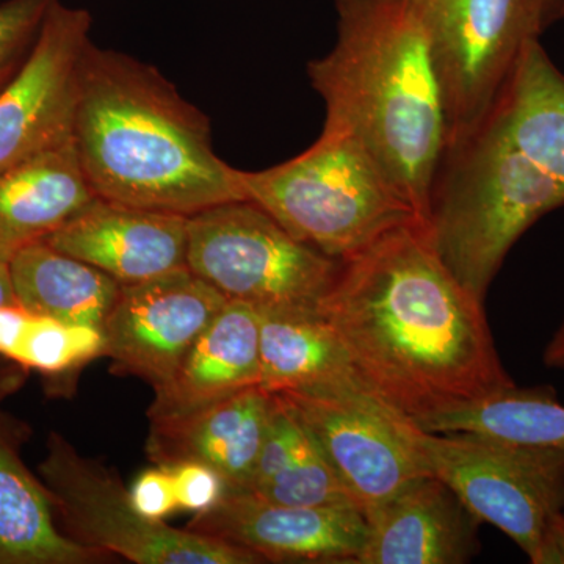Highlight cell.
Masks as SVG:
<instances>
[{"instance_id":"18","label":"cell","mask_w":564,"mask_h":564,"mask_svg":"<svg viewBox=\"0 0 564 564\" xmlns=\"http://www.w3.org/2000/svg\"><path fill=\"white\" fill-rule=\"evenodd\" d=\"M95 196L73 139L0 173V261L46 240Z\"/></svg>"},{"instance_id":"17","label":"cell","mask_w":564,"mask_h":564,"mask_svg":"<svg viewBox=\"0 0 564 564\" xmlns=\"http://www.w3.org/2000/svg\"><path fill=\"white\" fill-rule=\"evenodd\" d=\"M259 337V311L229 300L185 352L172 377L154 388L150 421L188 414L261 386Z\"/></svg>"},{"instance_id":"5","label":"cell","mask_w":564,"mask_h":564,"mask_svg":"<svg viewBox=\"0 0 564 564\" xmlns=\"http://www.w3.org/2000/svg\"><path fill=\"white\" fill-rule=\"evenodd\" d=\"M240 181L248 202L337 261L399 226L421 221L372 155L344 132L322 131L302 154L262 172H240Z\"/></svg>"},{"instance_id":"14","label":"cell","mask_w":564,"mask_h":564,"mask_svg":"<svg viewBox=\"0 0 564 564\" xmlns=\"http://www.w3.org/2000/svg\"><path fill=\"white\" fill-rule=\"evenodd\" d=\"M188 217L95 196L46 242L121 285L187 267Z\"/></svg>"},{"instance_id":"24","label":"cell","mask_w":564,"mask_h":564,"mask_svg":"<svg viewBox=\"0 0 564 564\" xmlns=\"http://www.w3.org/2000/svg\"><path fill=\"white\" fill-rule=\"evenodd\" d=\"M104 356L102 329L32 314L24 310L9 361L24 370L61 375Z\"/></svg>"},{"instance_id":"28","label":"cell","mask_w":564,"mask_h":564,"mask_svg":"<svg viewBox=\"0 0 564 564\" xmlns=\"http://www.w3.org/2000/svg\"><path fill=\"white\" fill-rule=\"evenodd\" d=\"M131 499L137 511L151 521H163L180 508L172 474L165 466L144 470L132 486Z\"/></svg>"},{"instance_id":"27","label":"cell","mask_w":564,"mask_h":564,"mask_svg":"<svg viewBox=\"0 0 564 564\" xmlns=\"http://www.w3.org/2000/svg\"><path fill=\"white\" fill-rule=\"evenodd\" d=\"M165 467L172 474L177 507L181 510L195 513L209 510L228 489L225 478L206 464L185 462Z\"/></svg>"},{"instance_id":"2","label":"cell","mask_w":564,"mask_h":564,"mask_svg":"<svg viewBox=\"0 0 564 564\" xmlns=\"http://www.w3.org/2000/svg\"><path fill=\"white\" fill-rule=\"evenodd\" d=\"M73 141L96 196L191 215L247 199L207 115L154 68L95 44L82 63Z\"/></svg>"},{"instance_id":"19","label":"cell","mask_w":564,"mask_h":564,"mask_svg":"<svg viewBox=\"0 0 564 564\" xmlns=\"http://www.w3.org/2000/svg\"><path fill=\"white\" fill-rule=\"evenodd\" d=\"M21 426L0 413V564H91L102 552L70 540L50 494L22 462Z\"/></svg>"},{"instance_id":"10","label":"cell","mask_w":564,"mask_h":564,"mask_svg":"<svg viewBox=\"0 0 564 564\" xmlns=\"http://www.w3.org/2000/svg\"><path fill=\"white\" fill-rule=\"evenodd\" d=\"M276 393L362 513L430 474L410 437L413 421L372 392Z\"/></svg>"},{"instance_id":"12","label":"cell","mask_w":564,"mask_h":564,"mask_svg":"<svg viewBox=\"0 0 564 564\" xmlns=\"http://www.w3.org/2000/svg\"><path fill=\"white\" fill-rule=\"evenodd\" d=\"M229 300L188 267L121 285L104 323V356L115 372L165 383Z\"/></svg>"},{"instance_id":"29","label":"cell","mask_w":564,"mask_h":564,"mask_svg":"<svg viewBox=\"0 0 564 564\" xmlns=\"http://www.w3.org/2000/svg\"><path fill=\"white\" fill-rule=\"evenodd\" d=\"M20 306L11 284L9 263L0 261V307ZM24 380V369L17 364L0 358V397L7 395Z\"/></svg>"},{"instance_id":"6","label":"cell","mask_w":564,"mask_h":564,"mask_svg":"<svg viewBox=\"0 0 564 564\" xmlns=\"http://www.w3.org/2000/svg\"><path fill=\"white\" fill-rule=\"evenodd\" d=\"M187 267L259 313L321 315L343 261L300 242L269 212L242 199L188 217Z\"/></svg>"},{"instance_id":"31","label":"cell","mask_w":564,"mask_h":564,"mask_svg":"<svg viewBox=\"0 0 564 564\" xmlns=\"http://www.w3.org/2000/svg\"><path fill=\"white\" fill-rule=\"evenodd\" d=\"M534 29L543 35L545 29L564 17V0H527Z\"/></svg>"},{"instance_id":"21","label":"cell","mask_w":564,"mask_h":564,"mask_svg":"<svg viewBox=\"0 0 564 564\" xmlns=\"http://www.w3.org/2000/svg\"><path fill=\"white\" fill-rule=\"evenodd\" d=\"M9 267L22 310L69 325L102 329L121 292L120 282L110 274L58 251L46 240L14 254Z\"/></svg>"},{"instance_id":"32","label":"cell","mask_w":564,"mask_h":564,"mask_svg":"<svg viewBox=\"0 0 564 564\" xmlns=\"http://www.w3.org/2000/svg\"><path fill=\"white\" fill-rule=\"evenodd\" d=\"M543 361L551 369H564V318L545 347Z\"/></svg>"},{"instance_id":"16","label":"cell","mask_w":564,"mask_h":564,"mask_svg":"<svg viewBox=\"0 0 564 564\" xmlns=\"http://www.w3.org/2000/svg\"><path fill=\"white\" fill-rule=\"evenodd\" d=\"M274 404V392L258 384L188 414L152 419L148 458L155 466L206 464L225 478L229 489H247Z\"/></svg>"},{"instance_id":"20","label":"cell","mask_w":564,"mask_h":564,"mask_svg":"<svg viewBox=\"0 0 564 564\" xmlns=\"http://www.w3.org/2000/svg\"><path fill=\"white\" fill-rule=\"evenodd\" d=\"M261 314V386L270 392L367 389L339 336L322 315Z\"/></svg>"},{"instance_id":"8","label":"cell","mask_w":564,"mask_h":564,"mask_svg":"<svg viewBox=\"0 0 564 564\" xmlns=\"http://www.w3.org/2000/svg\"><path fill=\"white\" fill-rule=\"evenodd\" d=\"M423 466L480 522L510 536L533 558L564 513V454L478 433H432L411 425Z\"/></svg>"},{"instance_id":"22","label":"cell","mask_w":564,"mask_h":564,"mask_svg":"<svg viewBox=\"0 0 564 564\" xmlns=\"http://www.w3.org/2000/svg\"><path fill=\"white\" fill-rule=\"evenodd\" d=\"M492 117L527 159L564 187V74L540 39L525 44Z\"/></svg>"},{"instance_id":"25","label":"cell","mask_w":564,"mask_h":564,"mask_svg":"<svg viewBox=\"0 0 564 564\" xmlns=\"http://www.w3.org/2000/svg\"><path fill=\"white\" fill-rule=\"evenodd\" d=\"M300 422V421H299ZM302 425V423H300ZM292 507H355L333 467L302 425L291 454L276 474L251 491ZM359 510V508H358Z\"/></svg>"},{"instance_id":"26","label":"cell","mask_w":564,"mask_h":564,"mask_svg":"<svg viewBox=\"0 0 564 564\" xmlns=\"http://www.w3.org/2000/svg\"><path fill=\"white\" fill-rule=\"evenodd\" d=\"M54 0L0 2V93L20 76Z\"/></svg>"},{"instance_id":"11","label":"cell","mask_w":564,"mask_h":564,"mask_svg":"<svg viewBox=\"0 0 564 564\" xmlns=\"http://www.w3.org/2000/svg\"><path fill=\"white\" fill-rule=\"evenodd\" d=\"M90 31L87 10L52 2L31 58L0 93V173L73 139Z\"/></svg>"},{"instance_id":"4","label":"cell","mask_w":564,"mask_h":564,"mask_svg":"<svg viewBox=\"0 0 564 564\" xmlns=\"http://www.w3.org/2000/svg\"><path fill=\"white\" fill-rule=\"evenodd\" d=\"M563 206V185L527 159L491 115L445 150L425 229L456 280L485 302L522 234Z\"/></svg>"},{"instance_id":"1","label":"cell","mask_w":564,"mask_h":564,"mask_svg":"<svg viewBox=\"0 0 564 564\" xmlns=\"http://www.w3.org/2000/svg\"><path fill=\"white\" fill-rule=\"evenodd\" d=\"M484 304L411 221L343 261L321 315L367 389L417 422L513 388Z\"/></svg>"},{"instance_id":"9","label":"cell","mask_w":564,"mask_h":564,"mask_svg":"<svg viewBox=\"0 0 564 564\" xmlns=\"http://www.w3.org/2000/svg\"><path fill=\"white\" fill-rule=\"evenodd\" d=\"M447 122V148L488 121L534 29L527 0H414Z\"/></svg>"},{"instance_id":"23","label":"cell","mask_w":564,"mask_h":564,"mask_svg":"<svg viewBox=\"0 0 564 564\" xmlns=\"http://www.w3.org/2000/svg\"><path fill=\"white\" fill-rule=\"evenodd\" d=\"M414 423L425 432L478 433L564 454V404L547 388L514 384Z\"/></svg>"},{"instance_id":"13","label":"cell","mask_w":564,"mask_h":564,"mask_svg":"<svg viewBox=\"0 0 564 564\" xmlns=\"http://www.w3.org/2000/svg\"><path fill=\"white\" fill-rule=\"evenodd\" d=\"M187 529L254 552L263 562L352 564L366 540L367 521L355 507H292L228 488Z\"/></svg>"},{"instance_id":"30","label":"cell","mask_w":564,"mask_h":564,"mask_svg":"<svg viewBox=\"0 0 564 564\" xmlns=\"http://www.w3.org/2000/svg\"><path fill=\"white\" fill-rule=\"evenodd\" d=\"M530 562L533 564H564V513L549 527L536 554Z\"/></svg>"},{"instance_id":"15","label":"cell","mask_w":564,"mask_h":564,"mask_svg":"<svg viewBox=\"0 0 564 564\" xmlns=\"http://www.w3.org/2000/svg\"><path fill=\"white\" fill-rule=\"evenodd\" d=\"M364 516L366 540L352 564H463L478 551L480 521L432 474Z\"/></svg>"},{"instance_id":"7","label":"cell","mask_w":564,"mask_h":564,"mask_svg":"<svg viewBox=\"0 0 564 564\" xmlns=\"http://www.w3.org/2000/svg\"><path fill=\"white\" fill-rule=\"evenodd\" d=\"M39 477L63 532L85 547L137 564L265 563L239 545L144 518L118 474L82 455L61 433L47 436Z\"/></svg>"},{"instance_id":"3","label":"cell","mask_w":564,"mask_h":564,"mask_svg":"<svg viewBox=\"0 0 564 564\" xmlns=\"http://www.w3.org/2000/svg\"><path fill=\"white\" fill-rule=\"evenodd\" d=\"M336 44L307 65L323 131L358 141L425 225L447 122L414 0H336Z\"/></svg>"}]
</instances>
